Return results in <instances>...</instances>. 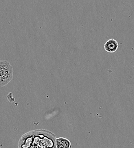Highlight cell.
Returning a JSON list of instances; mask_svg holds the SVG:
<instances>
[{
  "instance_id": "cell-1",
  "label": "cell",
  "mask_w": 134,
  "mask_h": 148,
  "mask_svg": "<svg viewBox=\"0 0 134 148\" xmlns=\"http://www.w3.org/2000/svg\"><path fill=\"white\" fill-rule=\"evenodd\" d=\"M13 68L7 60H0V87L6 86L13 77Z\"/></svg>"
},
{
  "instance_id": "cell-2",
  "label": "cell",
  "mask_w": 134,
  "mask_h": 148,
  "mask_svg": "<svg viewBox=\"0 0 134 148\" xmlns=\"http://www.w3.org/2000/svg\"><path fill=\"white\" fill-rule=\"evenodd\" d=\"M119 47L118 42L114 39H109L104 45V49L107 53H113L115 52Z\"/></svg>"
},
{
  "instance_id": "cell-3",
  "label": "cell",
  "mask_w": 134,
  "mask_h": 148,
  "mask_svg": "<svg viewBox=\"0 0 134 148\" xmlns=\"http://www.w3.org/2000/svg\"><path fill=\"white\" fill-rule=\"evenodd\" d=\"M65 148H71V144L70 140L65 137L58 138Z\"/></svg>"
},
{
  "instance_id": "cell-4",
  "label": "cell",
  "mask_w": 134,
  "mask_h": 148,
  "mask_svg": "<svg viewBox=\"0 0 134 148\" xmlns=\"http://www.w3.org/2000/svg\"><path fill=\"white\" fill-rule=\"evenodd\" d=\"M56 148H65L63 145V144L61 143V142L58 140V138H56Z\"/></svg>"
}]
</instances>
